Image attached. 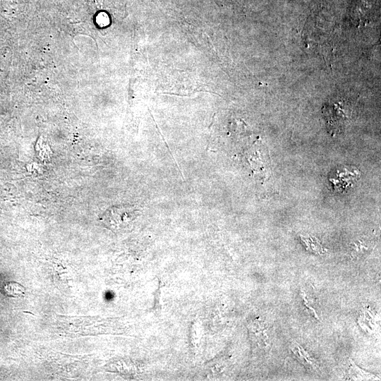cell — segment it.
<instances>
[{
  "instance_id": "obj_1",
  "label": "cell",
  "mask_w": 381,
  "mask_h": 381,
  "mask_svg": "<svg viewBox=\"0 0 381 381\" xmlns=\"http://www.w3.org/2000/svg\"><path fill=\"white\" fill-rule=\"evenodd\" d=\"M291 350L303 365L310 370H317V362L298 344H293Z\"/></svg>"
},
{
  "instance_id": "obj_2",
  "label": "cell",
  "mask_w": 381,
  "mask_h": 381,
  "mask_svg": "<svg viewBox=\"0 0 381 381\" xmlns=\"http://www.w3.org/2000/svg\"><path fill=\"white\" fill-rule=\"evenodd\" d=\"M4 289L9 297H20L25 293V287L16 282L7 283L4 286Z\"/></svg>"
},
{
  "instance_id": "obj_3",
  "label": "cell",
  "mask_w": 381,
  "mask_h": 381,
  "mask_svg": "<svg viewBox=\"0 0 381 381\" xmlns=\"http://www.w3.org/2000/svg\"><path fill=\"white\" fill-rule=\"evenodd\" d=\"M349 374L354 380H372L375 376L366 373L356 365L351 360Z\"/></svg>"
},
{
  "instance_id": "obj_4",
  "label": "cell",
  "mask_w": 381,
  "mask_h": 381,
  "mask_svg": "<svg viewBox=\"0 0 381 381\" xmlns=\"http://www.w3.org/2000/svg\"><path fill=\"white\" fill-rule=\"evenodd\" d=\"M301 239L306 248L310 251L317 254L323 253L324 249L317 239L312 237H301Z\"/></svg>"
}]
</instances>
